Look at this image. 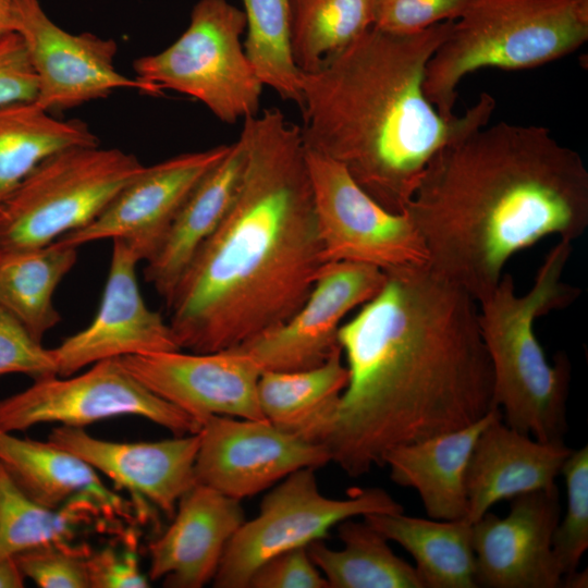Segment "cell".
Returning a JSON list of instances; mask_svg holds the SVG:
<instances>
[{
    "mask_svg": "<svg viewBox=\"0 0 588 588\" xmlns=\"http://www.w3.org/2000/svg\"><path fill=\"white\" fill-rule=\"evenodd\" d=\"M338 341L348 380L318 443L346 475L385 453L476 422L493 408L478 303L427 265L387 270Z\"/></svg>",
    "mask_w": 588,
    "mask_h": 588,
    "instance_id": "1",
    "label": "cell"
},
{
    "mask_svg": "<svg viewBox=\"0 0 588 588\" xmlns=\"http://www.w3.org/2000/svg\"><path fill=\"white\" fill-rule=\"evenodd\" d=\"M231 206L167 304L180 348H234L291 318L326 264L301 127L277 109L244 119Z\"/></svg>",
    "mask_w": 588,
    "mask_h": 588,
    "instance_id": "2",
    "label": "cell"
},
{
    "mask_svg": "<svg viewBox=\"0 0 588 588\" xmlns=\"http://www.w3.org/2000/svg\"><path fill=\"white\" fill-rule=\"evenodd\" d=\"M404 212L427 266L479 303L518 252L588 228V170L542 125L486 124L429 161Z\"/></svg>",
    "mask_w": 588,
    "mask_h": 588,
    "instance_id": "3",
    "label": "cell"
},
{
    "mask_svg": "<svg viewBox=\"0 0 588 588\" xmlns=\"http://www.w3.org/2000/svg\"><path fill=\"white\" fill-rule=\"evenodd\" d=\"M453 21L415 34L372 26L301 76L304 146L341 163L383 208L403 213L432 157L489 123L495 99L481 93L444 119L424 90L428 61Z\"/></svg>",
    "mask_w": 588,
    "mask_h": 588,
    "instance_id": "4",
    "label": "cell"
},
{
    "mask_svg": "<svg viewBox=\"0 0 588 588\" xmlns=\"http://www.w3.org/2000/svg\"><path fill=\"white\" fill-rule=\"evenodd\" d=\"M572 243L559 242L540 265L534 284L518 294L503 273L478 303L479 326L493 373V406L511 428L541 442H563L571 365L550 363L536 336L537 318L573 303L579 291L563 281Z\"/></svg>",
    "mask_w": 588,
    "mask_h": 588,
    "instance_id": "5",
    "label": "cell"
},
{
    "mask_svg": "<svg viewBox=\"0 0 588 588\" xmlns=\"http://www.w3.org/2000/svg\"><path fill=\"white\" fill-rule=\"evenodd\" d=\"M588 40V0H470L427 63L424 90L453 119L457 87L481 69L526 70Z\"/></svg>",
    "mask_w": 588,
    "mask_h": 588,
    "instance_id": "6",
    "label": "cell"
},
{
    "mask_svg": "<svg viewBox=\"0 0 588 588\" xmlns=\"http://www.w3.org/2000/svg\"><path fill=\"white\" fill-rule=\"evenodd\" d=\"M145 167L133 154L100 145L47 157L0 203V253L46 246L84 228Z\"/></svg>",
    "mask_w": 588,
    "mask_h": 588,
    "instance_id": "7",
    "label": "cell"
},
{
    "mask_svg": "<svg viewBox=\"0 0 588 588\" xmlns=\"http://www.w3.org/2000/svg\"><path fill=\"white\" fill-rule=\"evenodd\" d=\"M245 28V13L226 0H199L173 44L134 61L135 77L157 96L170 89L195 98L230 124L257 115L264 85L240 40Z\"/></svg>",
    "mask_w": 588,
    "mask_h": 588,
    "instance_id": "8",
    "label": "cell"
},
{
    "mask_svg": "<svg viewBox=\"0 0 588 588\" xmlns=\"http://www.w3.org/2000/svg\"><path fill=\"white\" fill-rule=\"evenodd\" d=\"M403 512L381 488L355 489L346 499H332L318 488L315 468H301L265 495L259 513L244 523L228 542L212 584L248 588L254 572L270 558L323 540L344 519L373 513Z\"/></svg>",
    "mask_w": 588,
    "mask_h": 588,
    "instance_id": "9",
    "label": "cell"
},
{
    "mask_svg": "<svg viewBox=\"0 0 588 588\" xmlns=\"http://www.w3.org/2000/svg\"><path fill=\"white\" fill-rule=\"evenodd\" d=\"M123 415L146 418L174 436L197 433L201 427L145 387L120 357L97 362L77 376L34 380L25 390L0 400V429L8 432L44 422L85 428Z\"/></svg>",
    "mask_w": 588,
    "mask_h": 588,
    "instance_id": "10",
    "label": "cell"
},
{
    "mask_svg": "<svg viewBox=\"0 0 588 588\" xmlns=\"http://www.w3.org/2000/svg\"><path fill=\"white\" fill-rule=\"evenodd\" d=\"M324 262L352 261L383 271L427 265L408 216L371 198L338 161L305 147Z\"/></svg>",
    "mask_w": 588,
    "mask_h": 588,
    "instance_id": "11",
    "label": "cell"
},
{
    "mask_svg": "<svg viewBox=\"0 0 588 588\" xmlns=\"http://www.w3.org/2000/svg\"><path fill=\"white\" fill-rule=\"evenodd\" d=\"M13 32L21 37L36 75L34 102L50 113L108 97L118 89L157 96L147 83L115 69L118 45L113 39L63 29L47 15L40 0H13Z\"/></svg>",
    "mask_w": 588,
    "mask_h": 588,
    "instance_id": "12",
    "label": "cell"
},
{
    "mask_svg": "<svg viewBox=\"0 0 588 588\" xmlns=\"http://www.w3.org/2000/svg\"><path fill=\"white\" fill-rule=\"evenodd\" d=\"M198 433L196 482L241 501L301 468L316 469L331 462L322 444L267 419L211 416Z\"/></svg>",
    "mask_w": 588,
    "mask_h": 588,
    "instance_id": "13",
    "label": "cell"
},
{
    "mask_svg": "<svg viewBox=\"0 0 588 588\" xmlns=\"http://www.w3.org/2000/svg\"><path fill=\"white\" fill-rule=\"evenodd\" d=\"M385 272L352 261L326 262L301 308L286 321L231 348L252 358L262 371H297L324 363L340 347L343 318L370 301Z\"/></svg>",
    "mask_w": 588,
    "mask_h": 588,
    "instance_id": "14",
    "label": "cell"
},
{
    "mask_svg": "<svg viewBox=\"0 0 588 588\" xmlns=\"http://www.w3.org/2000/svg\"><path fill=\"white\" fill-rule=\"evenodd\" d=\"M229 147L185 152L145 167L95 220L60 240L76 247L99 240H122L147 262L192 191Z\"/></svg>",
    "mask_w": 588,
    "mask_h": 588,
    "instance_id": "15",
    "label": "cell"
},
{
    "mask_svg": "<svg viewBox=\"0 0 588 588\" xmlns=\"http://www.w3.org/2000/svg\"><path fill=\"white\" fill-rule=\"evenodd\" d=\"M112 242L108 278L95 318L51 348L59 377L108 358L181 351L169 322L142 296L136 275L139 257L124 241Z\"/></svg>",
    "mask_w": 588,
    "mask_h": 588,
    "instance_id": "16",
    "label": "cell"
},
{
    "mask_svg": "<svg viewBox=\"0 0 588 588\" xmlns=\"http://www.w3.org/2000/svg\"><path fill=\"white\" fill-rule=\"evenodd\" d=\"M120 358L151 392L200 425L211 416L266 419L258 402L261 370L237 351H172Z\"/></svg>",
    "mask_w": 588,
    "mask_h": 588,
    "instance_id": "17",
    "label": "cell"
},
{
    "mask_svg": "<svg viewBox=\"0 0 588 588\" xmlns=\"http://www.w3.org/2000/svg\"><path fill=\"white\" fill-rule=\"evenodd\" d=\"M558 487L518 494L500 518L487 512L473 524L476 580L488 588H556L563 575L552 552L560 520Z\"/></svg>",
    "mask_w": 588,
    "mask_h": 588,
    "instance_id": "18",
    "label": "cell"
},
{
    "mask_svg": "<svg viewBox=\"0 0 588 588\" xmlns=\"http://www.w3.org/2000/svg\"><path fill=\"white\" fill-rule=\"evenodd\" d=\"M198 432L154 442H114L95 438L84 428L60 425L49 433L48 442L137 497L148 517L147 503L173 517L180 499L197 483Z\"/></svg>",
    "mask_w": 588,
    "mask_h": 588,
    "instance_id": "19",
    "label": "cell"
},
{
    "mask_svg": "<svg viewBox=\"0 0 588 588\" xmlns=\"http://www.w3.org/2000/svg\"><path fill=\"white\" fill-rule=\"evenodd\" d=\"M241 500L196 483L179 501L169 528L149 544V578L164 587L212 581L225 547L244 523Z\"/></svg>",
    "mask_w": 588,
    "mask_h": 588,
    "instance_id": "20",
    "label": "cell"
},
{
    "mask_svg": "<svg viewBox=\"0 0 588 588\" xmlns=\"http://www.w3.org/2000/svg\"><path fill=\"white\" fill-rule=\"evenodd\" d=\"M572 450L541 442L510 426L501 413L479 434L465 474L467 519L474 524L497 502L556 488L555 478Z\"/></svg>",
    "mask_w": 588,
    "mask_h": 588,
    "instance_id": "21",
    "label": "cell"
},
{
    "mask_svg": "<svg viewBox=\"0 0 588 588\" xmlns=\"http://www.w3.org/2000/svg\"><path fill=\"white\" fill-rule=\"evenodd\" d=\"M247 158L244 134L192 191L157 253L146 262L145 279L168 304L183 273L228 212Z\"/></svg>",
    "mask_w": 588,
    "mask_h": 588,
    "instance_id": "22",
    "label": "cell"
},
{
    "mask_svg": "<svg viewBox=\"0 0 588 588\" xmlns=\"http://www.w3.org/2000/svg\"><path fill=\"white\" fill-rule=\"evenodd\" d=\"M0 462L19 487L44 506L59 509L76 498H87L108 524L120 526L134 518V502L109 489L85 461L48 441L22 439L0 429Z\"/></svg>",
    "mask_w": 588,
    "mask_h": 588,
    "instance_id": "23",
    "label": "cell"
},
{
    "mask_svg": "<svg viewBox=\"0 0 588 588\" xmlns=\"http://www.w3.org/2000/svg\"><path fill=\"white\" fill-rule=\"evenodd\" d=\"M450 432L390 449L383 466L399 486L416 490L427 515L438 520L467 518L465 474L473 448L485 427L499 414Z\"/></svg>",
    "mask_w": 588,
    "mask_h": 588,
    "instance_id": "24",
    "label": "cell"
},
{
    "mask_svg": "<svg viewBox=\"0 0 588 588\" xmlns=\"http://www.w3.org/2000/svg\"><path fill=\"white\" fill-rule=\"evenodd\" d=\"M414 559L424 588H476L473 524L467 518L438 520L397 513L363 516Z\"/></svg>",
    "mask_w": 588,
    "mask_h": 588,
    "instance_id": "25",
    "label": "cell"
},
{
    "mask_svg": "<svg viewBox=\"0 0 588 588\" xmlns=\"http://www.w3.org/2000/svg\"><path fill=\"white\" fill-rule=\"evenodd\" d=\"M348 380L341 347L319 366L297 371H262L258 402L275 427L318 443Z\"/></svg>",
    "mask_w": 588,
    "mask_h": 588,
    "instance_id": "26",
    "label": "cell"
},
{
    "mask_svg": "<svg viewBox=\"0 0 588 588\" xmlns=\"http://www.w3.org/2000/svg\"><path fill=\"white\" fill-rule=\"evenodd\" d=\"M77 248L58 238L37 248L0 253V306L40 342L61 320L52 297L75 265Z\"/></svg>",
    "mask_w": 588,
    "mask_h": 588,
    "instance_id": "27",
    "label": "cell"
},
{
    "mask_svg": "<svg viewBox=\"0 0 588 588\" xmlns=\"http://www.w3.org/2000/svg\"><path fill=\"white\" fill-rule=\"evenodd\" d=\"M336 528L341 550L323 540L307 546L329 588H424L415 567L399 558L388 539L365 519L347 518Z\"/></svg>",
    "mask_w": 588,
    "mask_h": 588,
    "instance_id": "28",
    "label": "cell"
},
{
    "mask_svg": "<svg viewBox=\"0 0 588 588\" xmlns=\"http://www.w3.org/2000/svg\"><path fill=\"white\" fill-rule=\"evenodd\" d=\"M94 145L99 139L81 120L57 119L34 101L0 106V203L47 157Z\"/></svg>",
    "mask_w": 588,
    "mask_h": 588,
    "instance_id": "29",
    "label": "cell"
},
{
    "mask_svg": "<svg viewBox=\"0 0 588 588\" xmlns=\"http://www.w3.org/2000/svg\"><path fill=\"white\" fill-rule=\"evenodd\" d=\"M95 517L103 518L87 498H76L59 509L37 503L0 462V560L50 542H71L79 527Z\"/></svg>",
    "mask_w": 588,
    "mask_h": 588,
    "instance_id": "30",
    "label": "cell"
},
{
    "mask_svg": "<svg viewBox=\"0 0 588 588\" xmlns=\"http://www.w3.org/2000/svg\"><path fill=\"white\" fill-rule=\"evenodd\" d=\"M377 0H291L292 53L311 73L375 24Z\"/></svg>",
    "mask_w": 588,
    "mask_h": 588,
    "instance_id": "31",
    "label": "cell"
},
{
    "mask_svg": "<svg viewBox=\"0 0 588 588\" xmlns=\"http://www.w3.org/2000/svg\"><path fill=\"white\" fill-rule=\"evenodd\" d=\"M247 36L244 51L255 74L283 100L303 106L302 71L292 53L291 0H243Z\"/></svg>",
    "mask_w": 588,
    "mask_h": 588,
    "instance_id": "32",
    "label": "cell"
},
{
    "mask_svg": "<svg viewBox=\"0 0 588 588\" xmlns=\"http://www.w3.org/2000/svg\"><path fill=\"white\" fill-rule=\"evenodd\" d=\"M561 474L567 491L566 513L552 536V552L563 579L577 571L588 548V446L571 452Z\"/></svg>",
    "mask_w": 588,
    "mask_h": 588,
    "instance_id": "33",
    "label": "cell"
},
{
    "mask_svg": "<svg viewBox=\"0 0 588 588\" xmlns=\"http://www.w3.org/2000/svg\"><path fill=\"white\" fill-rule=\"evenodd\" d=\"M84 544L50 542L15 555L25 578L41 588H90Z\"/></svg>",
    "mask_w": 588,
    "mask_h": 588,
    "instance_id": "34",
    "label": "cell"
},
{
    "mask_svg": "<svg viewBox=\"0 0 588 588\" xmlns=\"http://www.w3.org/2000/svg\"><path fill=\"white\" fill-rule=\"evenodd\" d=\"M24 373L33 380L58 376L51 348L0 306V376Z\"/></svg>",
    "mask_w": 588,
    "mask_h": 588,
    "instance_id": "35",
    "label": "cell"
},
{
    "mask_svg": "<svg viewBox=\"0 0 588 588\" xmlns=\"http://www.w3.org/2000/svg\"><path fill=\"white\" fill-rule=\"evenodd\" d=\"M470 0H377L373 26L408 35L440 23L455 21Z\"/></svg>",
    "mask_w": 588,
    "mask_h": 588,
    "instance_id": "36",
    "label": "cell"
},
{
    "mask_svg": "<svg viewBox=\"0 0 588 588\" xmlns=\"http://www.w3.org/2000/svg\"><path fill=\"white\" fill-rule=\"evenodd\" d=\"M250 587L329 588V585L310 559L307 547H299L265 561L250 577Z\"/></svg>",
    "mask_w": 588,
    "mask_h": 588,
    "instance_id": "37",
    "label": "cell"
},
{
    "mask_svg": "<svg viewBox=\"0 0 588 588\" xmlns=\"http://www.w3.org/2000/svg\"><path fill=\"white\" fill-rule=\"evenodd\" d=\"M37 79L21 37L0 38V106L35 101Z\"/></svg>",
    "mask_w": 588,
    "mask_h": 588,
    "instance_id": "38",
    "label": "cell"
},
{
    "mask_svg": "<svg viewBox=\"0 0 588 588\" xmlns=\"http://www.w3.org/2000/svg\"><path fill=\"white\" fill-rule=\"evenodd\" d=\"M90 588H147L149 580L138 566L134 551L119 552L110 546L88 554Z\"/></svg>",
    "mask_w": 588,
    "mask_h": 588,
    "instance_id": "39",
    "label": "cell"
},
{
    "mask_svg": "<svg viewBox=\"0 0 588 588\" xmlns=\"http://www.w3.org/2000/svg\"><path fill=\"white\" fill-rule=\"evenodd\" d=\"M24 584L25 576L15 556L0 560V588H22Z\"/></svg>",
    "mask_w": 588,
    "mask_h": 588,
    "instance_id": "40",
    "label": "cell"
},
{
    "mask_svg": "<svg viewBox=\"0 0 588 588\" xmlns=\"http://www.w3.org/2000/svg\"><path fill=\"white\" fill-rule=\"evenodd\" d=\"M13 32V0H0V38Z\"/></svg>",
    "mask_w": 588,
    "mask_h": 588,
    "instance_id": "41",
    "label": "cell"
},
{
    "mask_svg": "<svg viewBox=\"0 0 588 588\" xmlns=\"http://www.w3.org/2000/svg\"><path fill=\"white\" fill-rule=\"evenodd\" d=\"M563 584H566L564 586L572 587V588L587 587V572L585 571V573L584 572L578 573L576 571L572 575L565 577L563 579Z\"/></svg>",
    "mask_w": 588,
    "mask_h": 588,
    "instance_id": "42",
    "label": "cell"
}]
</instances>
